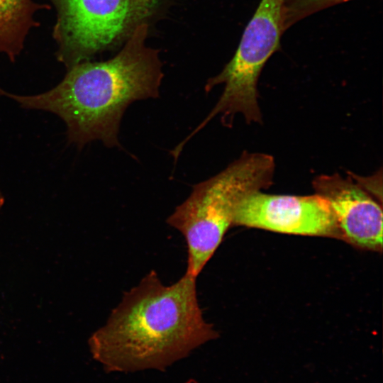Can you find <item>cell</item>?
I'll return each mask as SVG.
<instances>
[{"label": "cell", "instance_id": "1", "mask_svg": "<svg viewBox=\"0 0 383 383\" xmlns=\"http://www.w3.org/2000/svg\"><path fill=\"white\" fill-rule=\"evenodd\" d=\"M218 337L204 318L196 278L165 285L151 270L124 292L106 323L90 336L93 359L107 372L163 370Z\"/></svg>", "mask_w": 383, "mask_h": 383}, {"label": "cell", "instance_id": "2", "mask_svg": "<svg viewBox=\"0 0 383 383\" xmlns=\"http://www.w3.org/2000/svg\"><path fill=\"white\" fill-rule=\"evenodd\" d=\"M147 31L148 25L140 24L115 57L72 66L49 91L23 96L0 88V94L22 108L57 115L67 126L69 142L79 148L93 140L107 148L120 147L119 127L128 106L159 96L162 64L157 52L145 44Z\"/></svg>", "mask_w": 383, "mask_h": 383}, {"label": "cell", "instance_id": "3", "mask_svg": "<svg viewBox=\"0 0 383 383\" xmlns=\"http://www.w3.org/2000/svg\"><path fill=\"white\" fill-rule=\"evenodd\" d=\"M275 163L265 153L245 152L223 170L199 182L166 220L187 247V274L197 277L231 226L237 204L246 195L268 188Z\"/></svg>", "mask_w": 383, "mask_h": 383}, {"label": "cell", "instance_id": "4", "mask_svg": "<svg viewBox=\"0 0 383 383\" xmlns=\"http://www.w3.org/2000/svg\"><path fill=\"white\" fill-rule=\"evenodd\" d=\"M57 11L53 36L67 69L87 61L150 16L160 0H51Z\"/></svg>", "mask_w": 383, "mask_h": 383}, {"label": "cell", "instance_id": "5", "mask_svg": "<svg viewBox=\"0 0 383 383\" xmlns=\"http://www.w3.org/2000/svg\"><path fill=\"white\" fill-rule=\"evenodd\" d=\"M234 226L340 239L328 203L316 193L295 196L252 192L237 204L233 219Z\"/></svg>", "mask_w": 383, "mask_h": 383}, {"label": "cell", "instance_id": "6", "mask_svg": "<svg viewBox=\"0 0 383 383\" xmlns=\"http://www.w3.org/2000/svg\"><path fill=\"white\" fill-rule=\"evenodd\" d=\"M284 0H260L246 26L232 59L216 75L225 91L240 100L258 94L261 72L272 55L280 49Z\"/></svg>", "mask_w": 383, "mask_h": 383}, {"label": "cell", "instance_id": "7", "mask_svg": "<svg viewBox=\"0 0 383 383\" xmlns=\"http://www.w3.org/2000/svg\"><path fill=\"white\" fill-rule=\"evenodd\" d=\"M315 193L328 203L340 240L362 250H382V211L373 196L351 176L319 175L313 181Z\"/></svg>", "mask_w": 383, "mask_h": 383}, {"label": "cell", "instance_id": "8", "mask_svg": "<svg viewBox=\"0 0 383 383\" xmlns=\"http://www.w3.org/2000/svg\"><path fill=\"white\" fill-rule=\"evenodd\" d=\"M45 8L50 7L34 0H0V51L11 61L22 50L30 30L38 26L35 13Z\"/></svg>", "mask_w": 383, "mask_h": 383}, {"label": "cell", "instance_id": "9", "mask_svg": "<svg viewBox=\"0 0 383 383\" xmlns=\"http://www.w3.org/2000/svg\"><path fill=\"white\" fill-rule=\"evenodd\" d=\"M351 0H284V32L299 21L323 9Z\"/></svg>", "mask_w": 383, "mask_h": 383}, {"label": "cell", "instance_id": "10", "mask_svg": "<svg viewBox=\"0 0 383 383\" xmlns=\"http://www.w3.org/2000/svg\"><path fill=\"white\" fill-rule=\"evenodd\" d=\"M4 196H3V194H1V192L0 191V210H1V207L4 205Z\"/></svg>", "mask_w": 383, "mask_h": 383}]
</instances>
